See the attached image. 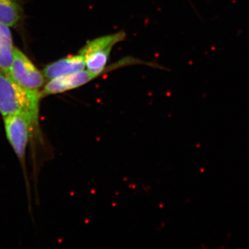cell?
Returning a JSON list of instances; mask_svg holds the SVG:
<instances>
[{
    "label": "cell",
    "mask_w": 249,
    "mask_h": 249,
    "mask_svg": "<svg viewBox=\"0 0 249 249\" xmlns=\"http://www.w3.org/2000/svg\"><path fill=\"white\" fill-rule=\"evenodd\" d=\"M125 39V33L119 31L115 34L101 36L88 41L79 52V54L84 58L87 70L101 76L123 67L144 64L151 65V64L147 63L139 59L126 57L107 66L112 49L116 44L123 42Z\"/></svg>",
    "instance_id": "cell-1"
},
{
    "label": "cell",
    "mask_w": 249,
    "mask_h": 249,
    "mask_svg": "<svg viewBox=\"0 0 249 249\" xmlns=\"http://www.w3.org/2000/svg\"><path fill=\"white\" fill-rule=\"evenodd\" d=\"M41 95L22 88L0 70V113L4 117L22 114L37 125Z\"/></svg>",
    "instance_id": "cell-2"
},
{
    "label": "cell",
    "mask_w": 249,
    "mask_h": 249,
    "mask_svg": "<svg viewBox=\"0 0 249 249\" xmlns=\"http://www.w3.org/2000/svg\"><path fill=\"white\" fill-rule=\"evenodd\" d=\"M10 77L22 88L39 91L44 85V75L19 49L15 47Z\"/></svg>",
    "instance_id": "cell-3"
},
{
    "label": "cell",
    "mask_w": 249,
    "mask_h": 249,
    "mask_svg": "<svg viewBox=\"0 0 249 249\" xmlns=\"http://www.w3.org/2000/svg\"><path fill=\"white\" fill-rule=\"evenodd\" d=\"M4 118L8 140L18 158L24 160L28 142L36 124L29 118L22 114L5 116Z\"/></svg>",
    "instance_id": "cell-4"
},
{
    "label": "cell",
    "mask_w": 249,
    "mask_h": 249,
    "mask_svg": "<svg viewBox=\"0 0 249 249\" xmlns=\"http://www.w3.org/2000/svg\"><path fill=\"white\" fill-rule=\"evenodd\" d=\"M101 76L87 70L75 72L49 80L43 93L46 95L58 94L84 86Z\"/></svg>",
    "instance_id": "cell-5"
},
{
    "label": "cell",
    "mask_w": 249,
    "mask_h": 249,
    "mask_svg": "<svg viewBox=\"0 0 249 249\" xmlns=\"http://www.w3.org/2000/svg\"><path fill=\"white\" fill-rule=\"evenodd\" d=\"M84 58L80 54L70 55L49 64L44 70V76L52 80L58 77L85 70Z\"/></svg>",
    "instance_id": "cell-6"
},
{
    "label": "cell",
    "mask_w": 249,
    "mask_h": 249,
    "mask_svg": "<svg viewBox=\"0 0 249 249\" xmlns=\"http://www.w3.org/2000/svg\"><path fill=\"white\" fill-rule=\"evenodd\" d=\"M14 48L9 27L0 24V70L9 77Z\"/></svg>",
    "instance_id": "cell-7"
},
{
    "label": "cell",
    "mask_w": 249,
    "mask_h": 249,
    "mask_svg": "<svg viewBox=\"0 0 249 249\" xmlns=\"http://www.w3.org/2000/svg\"><path fill=\"white\" fill-rule=\"evenodd\" d=\"M21 16L22 9L16 0H0V24L14 27Z\"/></svg>",
    "instance_id": "cell-8"
}]
</instances>
